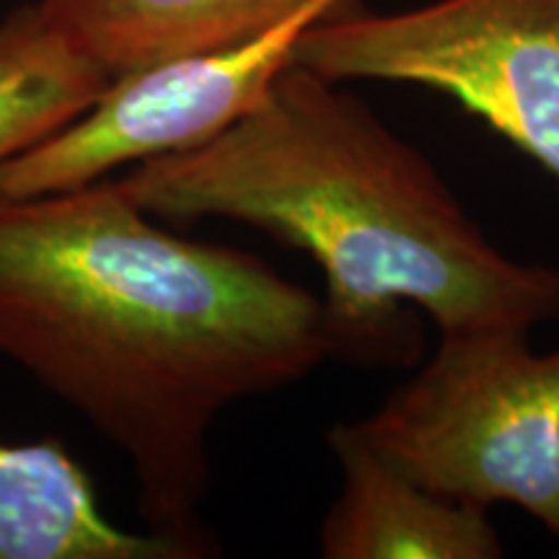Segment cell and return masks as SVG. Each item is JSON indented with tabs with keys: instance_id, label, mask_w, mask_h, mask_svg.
Here are the masks:
<instances>
[{
	"instance_id": "obj_1",
	"label": "cell",
	"mask_w": 559,
	"mask_h": 559,
	"mask_svg": "<svg viewBox=\"0 0 559 559\" xmlns=\"http://www.w3.org/2000/svg\"><path fill=\"white\" fill-rule=\"evenodd\" d=\"M0 355L128 456L148 531L207 557L213 419L304 379L332 340L313 293L102 179L0 202Z\"/></svg>"
},
{
	"instance_id": "obj_2",
	"label": "cell",
	"mask_w": 559,
	"mask_h": 559,
	"mask_svg": "<svg viewBox=\"0 0 559 559\" xmlns=\"http://www.w3.org/2000/svg\"><path fill=\"white\" fill-rule=\"evenodd\" d=\"M117 181L151 218L247 223L309 251L332 355L394 353L404 304L440 334L559 317V270L502 254L423 153L298 62L221 135Z\"/></svg>"
},
{
	"instance_id": "obj_3",
	"label": "cell",
	"mask_w": 559,
	"mask_h": 559,
	"mask_svg": "<svg viewBox=\"0 0 559 559\" xmlns=\"http://www.w3.org/2000/svg\"><path fill=\"white\" fill-rule=\"evenodd\" d=\"M349 425L430 492L510 502L559 536V349L536 355L528 330L443 332L415 379Z\"/></svg>"
},
{
	"instance_id": "obj_4",
	"label": "cell",
	"mask_w": 559,
	"mask_h": 559,
	"mask_svg": "<svg viewBox=\"0 0 559 559\" xmlns=\"http://www.w3.org/2000/svg\"><path fill=\"white\" fill-rule=\"evenodd\" d=\"M293 62L334 83L451 96L559 179V0H436L400 13L342 0L300 34Z\"/></svg>"
},
{
	"instance_id": "obj_5",
	"label": "cell",
	"mask_w": 559,
	"mask_h": 559,
	"mask_svg": "<svg viewBox=\"0 0 559 559\" xmlns=\"http://www.w3.org/2000/svg\"><path fill=\"white\" fill-rule=\"evenodd\" d=\"M342 0H306L260 37L130 70L73 122L0 164V202L58 194L122 166L190 151L239 122L293 62L313 21Z\"/></svg>"
},
{
	"instance_id": "obj_6",
	"label": "cell",
	"mask_w": 559,
	"mask_h": 559,
	"mask_svg": "<svg viewBox=\"0 0 559 559\" xmlns=\"http://www.w3.org/2000/svg\"><path fill=\"white\" fill-rule=\"evenodd\" d=\"M342 469L340 498L321 523L326 559H495L502 557L487 510L443 498L386 464L340 423L326 432Z\"/></svg>"
},
{
	"instance_id": "obj_7",
	"label": "cell",
	"mask_w": 559,
	"mask_h": 559,
	"mask_svg": "<svg viewBox=\"0 0 559 559\" xmlns=\"http://www.w3.org/2000/svg\"><path fill=\"white\" fill-rule=\"evenodd\" d=\"M0 559H198L169 536L107 519L60 440H0Z\"/></svg>"
},
{
	"instance_id": "obj_8",
	"label": "cell",
	"mask_w": 559,
	"mask_h": 559,
	"mask_svg": "<svg viewBox=\"0 0 559 559\" xmlns=\"http://www.w3.org/2000/svg\"><path fill=\"white\" fill-rule=\"evenodd\" d=\"M107 79L254 39L306 0H34Z\"/></svg>"
},
{
	"instance_id": "obj_9",
	"label": "cell",
	"mask_w": 559,
	"mask_h": 559,
	"mask_svg": "<svg viewBox=\"0 0 559 559\" xmlns=\"http://www.w3.org/2000/svg\"><path fill=\"white\" fill-rule=\"evenodd\" d=\"M109 79L37 3L0 21V164L73 122Z\"/></svg>"
}]
</instances>
